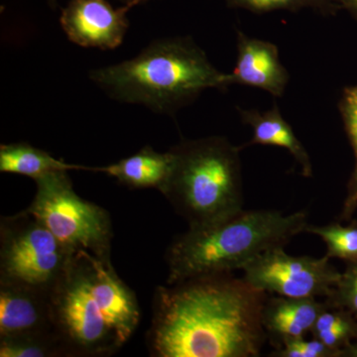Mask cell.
<instances>
[{
	"mask_svg": "<svg viewBox=\"0 0 357 357\" xmlns=\"http://www.w3.org/2000/svg\"><path fill=\"white\" fill-rule=\"evenodd\" d=\"M48 1L50 6L53 7V8H55L56 4H57V0H48Z\"/></svg>",
	"mask_w": 357,
	"mask_h": 357,
	"instance_id": "obj_26",
	"label": "cell"
},
{
	"mask_svg": "<svg viewBox=\"0 0 357 357\" xmlns=\"http://www.w3.org/2000/svg\"><path fill=\"white\" fill-rule=\"evenodd\" d=\"M91 81L119 102L141 105L160 114H176L206 89L231 86L190 37L156 40L136 57L93 70Z\"/></svg>",
	"mask_w": 357,
	"mask_h": 357,
	"instance_id": "obj_3",
	"label": "cell"
},
{
	"mask_svg": "<svg viewBox=\"0 0 357 357\" xmlns=\"http://www.w3.org/2000/svg\"><path fill=\"white\" fill-rule=\"evenodd\" d=\"M36 192L25 211L43 223L63 245L110 259L114 238L109 211L82 199L75 192L68 171L34 180Z\"/></svg>",
	"mask_w": 357,
	"mask_h": 357,
	"instance_id": "obj_6",
	"label": "cell"
},
{
	"mask_svg": "<svg viewBox=\"0 0 357 357\" xmlns=\"http://www.w3.org/2000/svg\"><path fill=\"white\" fill-rule=\"evenodd\" d=\"M75 253L25 211L0 220V283L50 293Z\"/></svg>",
	"mask_w": 357,
	"mask_h": 357,
	"instance_id": "obj_7",
	"label": "cell"
},
{
	"mask_svg": "<svg viewBox=\"0 0 357 357\" xmlns=\"http://www.w3.org/2000/svg\"><path fill=\"white\" fill-rule=\"evenodd\" d=\"M267 293L232 273L156 288L146 335L154 357H256L266 340Z\"/></svg>",
	"mask_w": 357,
	"mask_h": 357,
	"instance_id": "obj_1",
	"label": "cell"
},
{
	"mask_svg": "<svg viewBox=\"0 0 357 357\" xmlns=\"http://www.w3.org/2000/svg\"><path fill=\"white\" fill-rule=\"evenodd\" d=\"M338 109L356 158L340 217V220H349L357 211V84L344 89Z\"/></svg>",
	"mask_w": 357,
	"mask_h": 357,
	"instance_id": "obj_17",
	"label": "cell"
},
{
	"mask_svg": "<svg viewBox=\"0 0 357 357\" xmlns=\"http://www.w3.org/2000/svg\"><path fill=\"white\" fill-rule=\"evenodd\" d=\"M243 271L244 280L258 290L297 299L330 297L342 276L326 255H289L284 248L265 251Z\"/></svg>",
	"mask_w": 357,
	"mask_h": 357,
	"instance_id": "obj_8",
	"label": "cell"
},
{
	"mask_svg": "<svg viewBox=\"0 0 357 357\" xmlns=\"http://www.w3.org/2000/svg\"><path fill=\"white\" fill-rule=\"evenodd\" d=\"M133 4L114 8L107 0H70L60 23L68 38L84 48L112 50L123 42Z\"/></svg>",
	"mask_w": 357,
	"mask_h": 357,
	"instance_id": "obj_9",
	"label": "cell"
},
{
	"mask_svg": "<svg viewBox=\"0 0 357 357\" xmlns=\"http://www.w3.org/2000/svg\"><path fill=\"white\" fill-rule=\"evenodd\" d=\"M307 225L306 211L283 215L274 210H241L218 222L189 227L167 249V284L243 270L265 251L284 248Z\"/></svg>",
	"mask_w": 357,
	"mask_h": 357,
	"instance_id": "obj_4",
	"label": "cell"
},
{
	"mask_svg": "<svg viewBox=\"0 0 357 357\" xmlns=\"http://www.w3.org/2000/svg\"><path fill=\"white\" fill-rule=\"evenodd\" d=\"M243 123L253 129L248 145H270L288 150L301 167L303 176H312L311 158L304 145L294 133L292 126L282 116L276 103L267 112L238 109Z\"/></svg>",
	"mask_w": 357,
	"mask_h": 357,
	"instance_id": "obj_14",
	"label": "cell"
},
{
	"mask_svg": "<svg viewBox=\"0 0 357 357\" xmlns=\"http://www.w3.org/2000/svg\"><path fill=\"white\" fill-rule=\"evenodd\" d=\"M311 333L342 357L345 347L357 340V319L344 307L328 305L319 314Z\"/></svg>",
	"mask_w": 357,
	"mask_h": 357,
	"instance_id": "obj_16",
	"label": "cell"
},
{
	"mask_svg": "<svg viewBox=\"0 0 357 357\" xmlns=\"http://www.w3.org/2000/svg\"><path fill=\"white\" fill-rule=\"evenodd\" d=\"M173 168L161 194L191 227L243 210L241 148L222 136L184 139L171 147Z\"/></svg>",
	"mask_w": 357,
	"mask_h": 357,
	"instance_id": "obj_5",
	"label": "cell"
},
{
	"mask_svg": "<svg viewBox=\"0 0 357 357\" xmlns=\"http://www.w3.org/2000/svg\"><path fill=\"white\" fill-rule=\"evenodd\" d=\"M54 330L68 356H109L123 347L140 323L132 289L112 260L86 251L73 255L50 292Z\"/></svg>",
	"mask_w": 357,
	"mask_h": 357,
	"instance_id": "obj_2",
	"label": "cell"
},
{
	"mask_svg": "<svg viewBox=\"0 0 357 357\" xmlns=\"http://www.w3.org/2000/svg\"><path fill=\"white\" fill-rule=\"evenodd\" d=\"M172 152L156 151L146 145L137 153L110 164L93 168V172L105 173L131 190L156 189L163 191L173 168Z\"/></svg>",
	"mask_w": 357,
	"mask_h": 357,
	"instance_id": "obj_13",
	"label": "cell"
},
{
	"mask_svg": "<svg viewBox=\"0 0 357 357\" xmlns=\"http://www.w3.org/2000/svg\"><path fill=\"white\" fill-rule=\"evenodd\" d=\"M342 357H357V340L342 351Z\"/></svg>",
	"mask_w": 357,
	"mask_h": 357,
	"instance_id": "obj_24",
	"label": "cell"
},
{
	"mask_svg": "<svg viewBox=\"0 0 357 357\" xmlns=\"http://www.w3.org/2000/svg\"><path fill=\"white\" fill-rule=\"evenodd\" d=\"M68 356L56 333L0 338V357Z\"/></svg>",
	"mask_w": 357,
	"mask_h": 357,
	"instance_id": "obj_18",
	"label": "cell"
},
{
	"mask_svg": "<svg viewBox=\"0 0 357 357\" xmlns=\"http://www.w3.org/2000/svg\"><path fill=\"white\" fill-rule=\"evenodd\" d=\"M305 232L321 237L326 245V256L338 258L347 263L357 262V223L342 225L330 223L326 225H307Z\"/></svg>",
	"mask_w": 357,
	"mask_h": 357,
	"instance_id": "obj_19",
	"label": "cell"
},
{
	"mask_svg": "<svg viewBox=\"0 0 357 357\" xmlns=\"http://www.w3.org/2000/svg\"><path fill=\"white\" fill-rule=\"evenodd\" d=\"M56 333L50 293L16 284L0 283V338Z\"/></svg>",
	"mask_w": 357,
	"mask_h": 357,
	"instance_id": "obj_11",
	"label": "cell"
},
{
	"mask_svg": "<svg viewBox=\"0 0 357 357\" xmlns=\"http://www.w3.org/2000/svg\"><path fill=\"white\" fill-rule=\"evenodd\" d=\"M229 75L232 84L261 89L274 98L284 95L290 79L288 70L281 63L276 45L250 38L239 31L236 67Z\"/></svg>",
	"mask_w": 357,
	"mask_h": 357,
	"instance_id": "obj_10",
	"label": "cell"
},
{
	"mask_svg": "<svg viewBox=\"0 0 357 357\" xmlns=\"http://www.w3.org/2000/svg\"><path fill=\"white\" fill-rule=\"evenodd\" d=\"M332 1L338 4L342 9L349 11L352 17L357 20V0H332Z\"/></svg>",
	"mask_w": 357,
	"mask_h": 357,
	"instance_id": "obj_23",
	"label": "cell"
},
{
	"mask_svg": "<svg viewBox=\"0 0 357 357\" xmlns=\"http://www.w3.org/2000/svg\"><path fill=\"white\" fill-rule=\"evenodd\" d=\"M93 171V167L70 164L50 153L32 146L29 143L18 142L0 146V172L16 174L36 180L48 174L61 171Z\"/></svg>",
	"mask_w": 357,
	"mask_h": 357,
	"instance_id": "obj_15",
	"label": "cell"
},
{
	"mask_svg": "<svg viewBox=\"0 0 357 357\" xmlns=\"http://www.w3.org/2000/svg\"><path fill=\"white\" fill-rule=\"evenodd\" d=\"M270 356L274 357H340L337 351H333L317 338L307 340L306 338L291 340L278 347Z\"/></svg>",
	"mask_w": 357,
	"mask_h": 357,
	"instance_id": "obj_22",
	"label": "cell"
},
{
	"mask_svg": "<svg viewBox=\"0 0 357 357\" xmlns=\"http://www.w3.org/2000/svg\"><path fill=\"white\" fill-rule=\"evenodd\" d=\"M119 2L123 3V6H128V4H133V6H139L143 2H146L148 0H119Z\"/></svg>",
	"mask_w": 357,
	"mask_h": 357,
	"instance_id": "obj_25",
	"label": "cell"
},
{
	"mask_svg": "<svg viewBox=\"0 0 357 357\" xmlns=\"http://www.w3.org/2000/svg\"><path fill=\"white\" fill-rule=\"evenodd\" d=\"M326 303L330 306L344 307L357 319V262L347 263Z\"/></svg>",
	"mask_w": 357,
	"mask_h": 357,
	"instance_id": "obj_21",
	"label": "cell"
},
{
	"mask_svg": "<svg viewBox=\"0 0 357 357\" xmlns=\"http://www.w3.org/2000/svg\"><path fill=\"white\" fill-rule=\"evenodd\" d=\"M229 6L261 14L277 10L299 11L311 8L323 15H335L342 7L332 0H227Z\"/></svg>",
	"mask_w": 357,
	"mask_h": 357,
	"instance_id": "obj_20",
	"label": "cell"
},
{
	"mask_svg": "<svg viewBox=\"0 0 357 357\" xmlns=\"http://www.w3.org/2000/svg\"><path fill=\"white\" fill-rule=\"evenodd\" d=\"M328 303L317 299L277 297L266 299L262 324L266 335L282 347L286 342L304 338L312 333L314 323Z\"/></svg>",
	"mask_w": 357,
	"mask_h": 357,
	"instance_id": "obj_12",
	"label": "cell"
}]
</instances>
